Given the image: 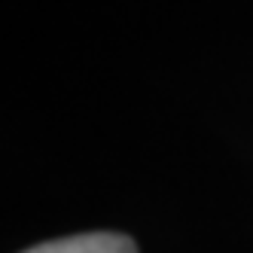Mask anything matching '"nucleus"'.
I'll return each mask as SVG.
<instances>
[{"mask_svg":"<svg viewBox=\"0 0 253 253\" xmlns=\"http://www.w3.org/2000/svg\"><path fill=\"white\" fill-rule=\"evenodd\" d=\"M25 253H137L134 241L128 235H113V232H92V235H74L61 241H46Z\"/></svg>","mask_w":253,"mask_h":253,"instance_id":"obj_1","label":"nucleus"}]
</instances>
